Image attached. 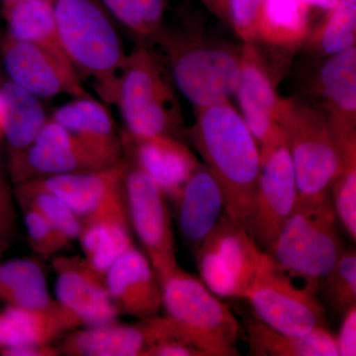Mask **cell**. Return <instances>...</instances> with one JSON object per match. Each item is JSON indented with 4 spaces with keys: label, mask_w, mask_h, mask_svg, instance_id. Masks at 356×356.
I'll list each match as a JSON object with an SVG mask.
<instances>
[{
    "label": "cell",
    "mask_w": 356,
    "mask_h": 356,
    "mask_svg": "<svg viewBox=\"0 0 356 356\" xmlns=\"http://www.w3.org/2000/svg\"><path fill=\"white\" fill-rule=\"evenodd\" d=\"M195 113L187 136L221 187L224 212L245 225L261 172L259 144L229 102L195 109Z\"/></svg>",
    "instance_id": "obj_1"
},
{
    "label": "cell",
    "mask_w": 356,
    "mask_h": 356,
    "mask_svg": "<svg viewBox=\"0 0 356 356\" xmlns=\"http://www.w3.org/2000/svg\"><path fill=\"white\" fill-rule=\"evenodd\" d=\"M154 46H159L173 83L193 105L204 108L229 102L235 95L242 47L210 38L194 28L163 26Z\"/></svg>",
    "instance_id": "obj_2"
},
{
    "label": "cell",
    "mask_w": 356,
    "mask_h": 356,
    "mask_svg": "<svg viewBox=\"0 0 356 356\" xmlns=\"http://www.w3.org/2000/svg\"><path fill=\"white\" fill-rule=\"evenodd\" d=\"M331 192L299 195L296 206L266 254L288 277L318 295L323 278L344 248Z\"/></svg>",
    "instance_id": "obj_3"
},
{
    "label": "cell",
    "mask_w": 356,
    "mask_h": 356,
    "mask_svg": "<svg viewBox=\"0 0 356 356\" xmlns=\"http://www.w3.org/2000/svg\"><path fill=\"white\" fill-rule=\"evenodd\" d=\"M58 35L79 76L92 79L103 102L113 103L126 54L115 20L99 0H53Z\"/></svg>",
    "instance_id": "obj_4"
},
{
    "label": "cell",
    "mask_w": 356,
    "mask_h": 356,
    "mask_svg": "<svg viewBox=\"0 0 356 356\" xmlns=\"http://www.w3.org/2000/svg\"><path fill=\"white\" fill-rule=\"evenodd\" d=\"M161 58L153 47L144 44L128 54L113 104L120 110L126 130L133 135L182 140L186 134L184 116L170 70Z\"/></svg>",
    "instance_id": "obj_5"
},
{
    "label": "cell",
    "mask_w": 356,
    "mask_h": 356,
    "mask_svg": "<svg viewBox=\"0 0 356 356\" xmlns=\"http://www.w3.org/2000/svg\"><path fill=\"white\" fill-rule=\"evenodd\" d=\"M163 307L185 341L204 355H240L238 318L200 278L179 266L163 284Z\"/></svg>",
    "instance_id": "obj_6"
},
{
    "label": "cell",
    "mask_w": 356,
    "mask_h": 356,
    "mask_svg": "<svg viewBox=\"0 0 356 356\" xmlns=\"http://www.w3.org/2000/svg\"><path fill=\"white\" fill-rule=\"evenodd\" d=\"M277 123L286 136L299 195L329 192L341 168V152L324 110L282 99Z\"/></svg>",
    "instance_id": "obj_7"
},
{
    "label": "cell",
    "mask_w": 356,
    "mask_h": 356,
    "mask_svg": "<svg viewBox=\"0 0 356 356\" xmlns=\"http://www.w3.org/2000/svg\"><path fill=\"white\" fill-rule=\"evenodd\" d=\"M262 250L242 222L222 213L195 257L200 280L221 298H245L261 264Z\"/></svg>",
    "instance_id": "obj_8"
},
{
    "label": "cell",
    "mask_w": 356,
    "mask_h": 356,
    "mask_svg": "<svg viewBox=\"0 0 356 356\" xmlns=\"http://www.w3.org/2000/svg\"><path fill=\"white\" fill-rule=\"evenodd\" d=\"M259 151L261 172L245 225L266 252L294 210L299 192L286 136L280 126Z\"/></svg>",
    "instance_id": "obj_9"
},
{
    "label": "cell",
    "mask_w": 356,
    "mask_h": 356,
    "mask_svg": "<svg viewBox=\"0 0 356 356\" xmlns=\"http://www.w3.org/2000/svg\"><path fill=\"white\" fill-rule=\"evenodd\" d=\"M245 299L255 318L288 336L303 337L316 327H325V307L318 295L280 271L266 252Z\"/></svg>",
    "instance_id": "obj_10"
},
{
    "label": "cell",
    "mask_w": 356,
    "mask_h": 356,
    "mask_svg": "<svg viewBox=\"0 0 356 356\" xmlns=\"http://www.w3.org/2000/svg\"><path fill=\"white\" fill-rule=\"evenodd\" d=\"M123 163L131 227L163 286L178 266L168 199L140 166L124 159Z\"/></svg>",
    "instance_id": "obj_11"
},
{
    "label": "cell",
    "mask_w": 356,
    "mask_h": 356,
    "mask_svg": "<svg viewBox=\"0 0 356 356\" xmlns=\"http://www.w3.org/2000/svg\"><path fill=\"white\" fill-rule=\"evenodd\" d=\"M107 168L60 124L49 118L34 142L10 154L9 170L16 185L65 175Z\"/></svg>",
    "instance_id": "obj_12"
},
{
    "label": "cell",
    "mask_w": 356,
    "mask_h": 356,
    "mask_svg": "<svg viewBox=\"0 0 356 356\" xmlns=\"http://www.w3.org/2000/svg\"><path fill=\"white\" fill-rule=\"evenodd\" d=\"M120 136L123 159L144 170L175 205L200 161L181 140L140 137L127 130Z\"/></svg>",
    "instance_id": "obj_13"
},
{
    "label": "cell",
    "mask_w": 356,
    "mask_h": 356,
    "mask_svg": "<svg viewBox=\"0 0 356 356\" xmlns=\"http://www.w3.org/2000/svg\"><path fill=\"white\" fill-rule=\"evenodd\" d=\"M51 264L57 275V301L72 312L81 325L117 321L120 312L110 297L105 277L91 268L83 257H57Z\"/></svg>",
    "instance_id": "obj_14"
},
{
    "label": "cell",
    "mask_w": 356,
    "mask_h": 356,
    "mask_svg": "<svg viewBox=\"0 0 356 356\" xmlns=\"http://www.w3.org/2000/svg\"><path fill=\"white\" fill-rule=\"evenodd\" d=\"M166 337L163 316L144 318L136 324L113 321L67 332L58 350L70 356H145L149 346Z\"/></svg>",
    "instance_id": "obj_15"
},
{
    "label": "cell",
    "mask_w": 356,
    "mask_h": 356,
    "mask_svg": "<svg viewBox=\"0 0 356 356\" xmlns=\"http://www.w3.org/2000/svg\"><path fill=\"white\" fill-rule=\"evenodd\" d=\"M4 67L11 83L39 98L67 95L91 97L81 76L70 74L36 44L7 36L2 44Z\"/></svg>",
    "instance_id": "obj_16"
},
{
    "label": "cell",
    "mask_w": 356,
    "mask_h": 356,
    "mask_svg": "<svg viewBox=\"0 0 356 356\" xmlns=\"http://www.w3.org/2000/svg\"><path fill=\"white\" fill-rule=\"evenodd\" d=\"M105 282L120 314L139 320L159 315L163 286L146 254L135 245L112 264Z\"/></svg>",
    "instance_id": "obj_17"
},
{
    "label": "cell",
    "mask_w": 356,
    "mask_h": 356,
    "mask_svg": "<svg viewBox=\"0 0 356 356\" xmlns=\"http://www.w3.org/2000/svg\"><path fill=\"white\" fill-rule=\"evenodd\" d=\"M235 95L242 117L259 147L280 128L277 123L281 98L273 74L254 44H243L242 70Z\"/></svg>",
    "instance_id": "obj_18"
},
{
    "label": "cell",
    "mask_w": 356,
    "mask_h": 356,
    "mask_svg": "<svg viewBox=\"0 0 356 356\" xmlns=\"http://www.w3.org/2000/svg\"><path fill=\"white\" fill-rule=\"evenodd\" d=\"M132 234L124 189L83 220L79 238L83 259L105 277L112 264L133 247Z\"/></svg>",
    "instance_id": "obj_19"
},
{
    "label": "cell",
    "mask_w": 356,
    "mask_h": 356,
    "mask_svg": "<svg viewBox=\"0 0 356 356\" xmlns=\"http://www.w3.org/2000/svg\"><path fill=\"white\" fill-rule=\"evenodd\" d=\"M60 124L107 168L123 163L121 136L106 107L93 97L65 103L50 117Z\"/></svg>",
    "instance_id": "obj_20"
},
{
    "label": "cell",
    "mask_w": 356,
    "mask_h": 356,
    "mask_svg": "<svg viewBox=\"0 0 356 356\" xmlns=\"http://www.w3.org/2000/svg\"><path fill=\"white\" fill-rule=\"evenodd\" d=\"M57 300L43 307L7 305L0 311V350L24 344H51L81 327Z\"/></svg>",
    "instance_id": "obj_21"
},
{
    "label": "cell",
    "mask_w": 356,
    "mask_h": 356,
    "mask_svg": "<svg viewBox=\"0 0 356 356\" xmlns=\"http://www.w3.org/2000/svg\"><path fill=\"white\" fill-rule=\"evenodd\" d=\"M173 206L180 234L194 252L225 211L221 187L204 163L189 178Z\"/></svg>",
    "instance_id": "obj_22"
},
{
    "label": "cell",
    "mask_w": 356,
    "mask_h": 356,
    "mask_svg": "<svg viewBox=\"0 0 356 356\" xmlns=\"http://www.w3.org/2000/svg\"><path fill=\"white\" fill-rule=\"evenodd\" d=\"M314 90L337 132H355L356 48L330 56L321 65Z\"/></svg>",
    "instance_id": "obj_23"
},
{
    "label": "cell",
    "mask_w": 356,
    "mask_h": 356,
    "mask_svg": "<svg viewBox=\"0 0 356 356\" xmlns=\"http://www.w3.org/2000/svg\"><path fill=\"white\" fill-rule=\"evenodd\" d=\"M124 173L122 163L102 170L65 173L32 181L57 196L84 220L124 191Z\"/></svg>",
    "instance_id": "obj_24"
},
{
    "label": "cell",
    "mask_w": 356,
    "mask_h": 356,
    "mask_svg": "<svg viewBox=\"0 0 356 356\" xmlns=\"http://www.w3.org/2000/svg\"><path fill=\"white\" fill-rule=\"evenodd\" d=\"M8 36L30 42L48 53L60 67L77 74L58 35L51 0H21L1 10Z\"/></svg>",
    "instance_id": "obj_25"
},
{
    "label": "cell",
    "mask_w": 356,
    "mask_h": 356,
    "mask_svg": "<svg viewBox=\"0 0 356 356\" xmlns=\"http://www.w3.org/2000/svg\"><path fill=\"white\" fill-rule=\"evenodd\" d=\"M310 10L306 0H264L254 44L294 53L310 34Z\"/></svg>",
    "instance_id": "obj_26"
},
{
    "label": "cell",
    "mask_w": 356,
    "mask_h": 356,
    "mask_svg": "<svg viewBox=\"0 0 356 356\" xmlns=\"http://www.w3.org/2000/svg\"><path fill=\"white\" fill-rule=\"evenodd\" d=\"M248 355L254 356H339L336 337L325 327L303 337L276 331L257 318L247 322Z\"/></svg>",
    "instance_id": "obj_27"
},
{
    "label": "cell",
    "mask_w": 356,
    "mask_h": 356,
    "mask_svg": "<svg viewBox=\"0 0 356 356\" xmlns=\"http://www.w3.org/2000/svg\"><path fill=\"white\" fill-rule=\"evenodd\" d=\"M1 136L10 154L30 146L49 120L40 98L7 81L0 88Z\"/></svg>",
    "instance_id": "obj_28"
},
{
    "label": "cell",
    "mask_w": 356,
    "mask_h": 356,
    "mask_svg": "<svg viewBox=\"0 0 356 356\" xmlns=\"http://www.w3.org/2000/svg\"><path fill=\"white\" fill-rule=\"evenodd\" d=\"M51 301L46 273L37 259L0 262V302L10 306L43 307Z\"/></svg>",
    "instance_id": "obj_29"
},
{
    "label": "cell",
    "mask_w": 356,
    "mask_h": 356,
    "mask_svg": "<svg viewBox=\"0 0 356 356\" xmlns=\"http://www.w3.org/2000/svg\"><path fill=\"white\" fill-rule=\"evenodd\" d=\"M119 24L124 26L139 44L154 47L163 29L168 0H99Z\"/></svg>",
    "instance_id": "obj_30"
},
{
    "label": "cell",
    "mask_w": 356,
    "mask_h": 356,
    "mask_svg": "<svg viewBox=\"0 0 356 356\" xmlns=\"http://www.w3.org/2000/svg\"><path fill=\"white\" fill-rule=\"evenodd\" d=\"M305 43L309 50L321 58H327L355 47L356 0H339L327 17Z\"/></svg>",
    "instance_id": "obj_31"
},
{
    "label": "cell",
    "mask_w": 356,
    "mask_h": 356,
    "mask_svg": "<svg viewBox=\"0 0 356 356\" xmlns=\"http://www.w3.org/2000/svg\"><path fill=\"white\" fill-rule=\"evenodd\" d=\"M15 196L21 206H30L41 213L67 245L79 240L83 220L57 196L33 181L16 185Z\"/></svg>",
    "instance_id": "obj_32"
},
{
    "label": "cell",
    "mask_w": 356,
    "mask_h": 356,
    "mask_svg": "<svg viewBox=\"0 0 356 356\" xmlns=\"http://www.w3.org/2000/svg\"><path fill=\"white\" fill-rule=\"evenodd\" d=\"M336 315L343 316L356 306V252L346 248L334 268L321 281L318 295Z\"/></svg>",
    "instance_id": "obj_33"
},
{
    "label": "cell",
    "mask_w": 356,
    "mask_h": 356,
    "mask_svg": "<svg viewBox=\"0 0 356 356\" xmlns=\"http://www.w3.org/2000/svg\"><path fill=\"white\" fill-rule=\"evenodd\" d=\"M21 208L28 241L35 254L41 257H51L69 245L50 222L42 216L41 213L30 206H21Z\"/></svg>",
    "instance_id": "obj_34"
},
{
    "label": "cell",
    "mask_w": 356,
    "mask_h": 356,
    "mask_svg": "<svg viewBox=\"0 0 356 356\" xmlns=\"http://www.w3.org/2000/svg\"><path fill=\"white\" fill-rule=\"evenodd\" d=\"M264 0H227V21L242 40L254 44Z\"/></svg>",
    "instance_id": "obj_35"
},
{
    "label": "cell",
    "mask_w": 356,
    "mask_h": 356,
    "mask_svg": "<svg viewBox=\"0 0 356 356\" xmlns=\"http://www.w3.org/2000/svg\"><path fill=\"white\" fill-rule=\"evenodd\" d=\"M15 226L10 193L7 188L6 181L0 175V254L6 250L13 238Z\"/></svg>",
    "instance_id": "obj_36"
},
{
    "label": "cell",
    "mask_w": 356,
    "mask_h": 356,
    "mask_svg": "<svg viewBox=\"0 0 356 356\" xmlns=\"http://www.w3.org/2000/svg\"><path fill=\"white\" fill-rule=\"evenodd\" d=\"M145 356H205L194 344L184 339H163L149 346Z\"/></svg>",
    "instance_id": "obj_37"
},
{
    "label": "cell",
    "mask_w": 356,
    "mask_h": 356,
    "mask_svg": "<svg viewBox=\"0 0 356 356\" xmlns=\"http://www.w3.org/2000/svg\"><path fill=\"white\" fill-rule=\"evenodd\" d=\"M341 330L336 337L339 356L356 355V306L343 315Z\"/></svg>",
    "instance_id": "obj_38"
},
{
    "label": "cell",
    "mask_w": 356,
    "mask_h": 356,
    "mask_svg": "<svg viewBox=\"0 0 356 356\" xmlns=\"http://www.w3.org/2000/svg\"><path fill=\"white\" fill-rule=\"evenodd\" d=\"M60 353L58 348L51 344H24V346H13L2 348L0 355L6 356H57Z\"/></svg>",
    "instance_id": "obj_39"
},
{
    "label": "cell",
    "mask_w": 356,
    "mask_h": 356,
    "mask_svg": "<svg viewBox=\"0 0 356 356\" xmlns=\"http://www.w3.org/2000/svg\"><path fill=\"white\" fill-rule=\"evenodd\" d=\"M211 11L227 20V0H201Z\"/></svg>",
    "instance_id": "obj_40"
},
{
    "label": "cell",
    "mask_w": 356,
    "mask_h": 356,
    "mask_svg": "<svg viewBox=\"0 0 356 356\" xmlns=\"http://www.w3.org/2000/svg\"><path fill=\"white\" fill-rule=\"evenodd\" d=\"M306 2L311 8L322 9L329 13L339 4V0H306Z\"/></svg>",
    "instance_id": "obj_41"
},
{
    "label": "cell",
    "mask_w": 356,
    "mask_h": 356,
    "mask_svg": "<svg viewBox=\"0 0 356 356\" xmlns=\"http://www.w3.org/2000/svg\"><path fill=\"white\" fill-rule=\"evenodd\" d=\"M18 1H21V0H0V2H1V10L8 8L9 6ZM51 1H53V0H51Z\"/></svg>",
    "instance_id": "obj_42"
},
{
    "label": "cell",
    "mask_w": 356,
    "mask_h": 356,
    "mask_svg": "<svg viewBox=\"0 0 356 356\" xmlns=\"http://www.w3.org/2000/svg\"><path fill=\"white\" fill-rule=\"evenodd\" d=\"M0 136H1V100H0Z\"/></svg>",
    "instance_id": "obj_43"
}]
</instances>
